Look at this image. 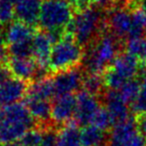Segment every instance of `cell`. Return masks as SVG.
Returning a JSON list of instances; mask_svg holds the SVG:
<instances>
[{"label": "cell", "mask_w": 146, "mask_h": 146, "mask_svg": "<svg viewBox=\"0 0 146 146\" xmlns=\"http://www.w3.org/2000/svg\"><path fill=\"white\" fill-rule=\"evenodd\" d=\"M119 39L108 31L86 46L82 65L85 73L104 74L119 55Z\"/></svg>", "instance_id": "obj_1"}, {"label": "cell", "mask_w": 146, "mask_h": 146, "mask_svg": "<svg viewBox=\"0 0 146 146\" xmlns=\"http://www.w3.org/2000/svg\"><path fill=\"white\" fill-rule=\"evenodd\" d=\"M106 15L107 13L104 12L103 8L97 5L78 10L71 21L68 33L86 47L104 32Z\"/></svg>", "instance_id": "obj_2"}, {"label": "cell", "mask_w": 146, "mask_h": 146, "mask_svg": "<svg viewBox=\"0 0 146 146\" xmlns=\"http://www.w3.org/2000/svg\"><path fill=\"white\" fill-rule=\"evenodd\" d=\"M35 119L22 103L2 107L0 110V140L3 144L21 140L35 127Z\"/></svg>", "instance_id": "obj_3"}, {"label": "cell", "mask_w": 146, "mask_h": 146, "mask_svg": "<svg viewBox=\"0 0 146 146\" xmlns=\"http://www.w3.org/2000/svg\"><path fill=\"white\" fill-rule=\"evenodd\" d=\"M74 9L70 0H43L37 24L42 31L59 38L68 30Z\"/></svg>", "instance_id": "obj_4"}, {"label": "cell", "mask_w": 146, "mask_h": 146, "mask_svg": "<svg viewBox=\"0 0 146 146\" xmlns=\"http://www.w3.org/2000/svg\"><path fill=\"white\" fill-rule=\"evenodd\" d=\"M84 56L83 46L72 35L63 34L55 41L51 52L49 69L54 72L78 67Z\"/></svg>", "instance_id": "obj_5"}, {"label": "cell", "mask_w": 146, "mask_h": 146, "mask_svg": "<svg viewBox=\"0 0 146 146\" xmlns=\"http://www.w3.org/2000/svg\"><path fill=\"white\" fill-rule=\"evenodd\" d=\"M33 26L14 20L4 31V41L10 57H32V42L35 37Z\"/></svg>", "instance_id": "obj_6"}, {"label": "cell", "mask_w": 146, "mask_h": 146, "mask_svg": "<svg viewBox=\"0 0 146 146\" xmlns=\"http://www.w3.org/2000/svg\"><path fill=\"white\" fill-rule=\"evenodd\" d=\"M140 63L128 52L119 53L104 73V83L108 89L117 90L138 75Z\"/></svg>", "instance_id": "obj_7"}, {"label": "cell", "mask_w": 146, "mask_h": 146, "mask_svg": "<svg viewBox=\"0 0 146 146\" xmlns=\"http://www.w3.org/2000/svg\"><path fill=\"white\" fill-rule=\"evenodd\" d=\"M108 146H146V139L132 117L112 126L108 134Z\"/></svg>", "instance_id": "obj_8"}, {"label": "cell", "mask_w": 146, "mask_h": 146, "mask_svg": "<svg viewBox=\"0 0 146 146\" xmlns=\"http://www.w3.org/2000/svg\"><path fill=\"white\" fill-rule=\"evenodd\" d=\"M84 76V70L79 67L55 72L51 77L55 98L65 95H74V93L79 92L80 89L83 88Z\"/></svg>", "instance_id": "obj_9"}, {"label": "cell", "mask_w": 146, "mask_h": 146, "mask_svg": "<svg viewBox=\"0 0 146 146\" xmlns=\"http://www.w3.org/2000/svg\"><path fill=\"white\" fill-rule=\"evenodd\" d=\"M106 26L116 38L129 39L133 31L132 11L125 7L113 6L106 15Z\"/></svg>", "instance_id": "obj_10"}, {"label": "cell", "mask_w": 146, "mask_h": 146, "mask_svg": "<svg viewBox=\"0 0 146 146\" xmlns=\"http://www.w3.org/2000/svg\"><path fill=\"white\" fill-rule=\"evenodd\" d=\"M102 107L99 96L86 90H80L76 95V113L74 119L82 126L89 125Z\"/></svg>", "instance_id": "obj_11"}, {"label": "cell", "mask_w": 146, "mask_h": 146, "mask_svg": "<svg viewBox=\"0 0 146 146\" xmlns=\"http://www.w3.org/2000/svg\"><path fill=\"white\" fill-rule=\"evenodd\" d=\"M7 67L13 76L24 82L46 77V72L41 70L32 57H9Z\"/></svg>", "instance_id": "obj_12"}, {"label": "cell", "mask_w": 146, "mask_h": 146, "mask_svg": "<svg viewBox=\"0 0 146 146\" xmlns=\"http://www.w3.org/2000/svg\"><path fill=\"white\" fill-rule=\"evenodd\" d=\"M58 38L53 36L52 34L41 31L35 34L32 42V58L36 61L41 70H49V61H50L51 52L53 45Z\"/></svg>", "instance_id": "obj_13"}, {"label": "cell", "mask_w": 146, "mask_h": 146, "mask_svg": "<svg viewBox=\"0 0 146 146\" xmlns=\"http://www.w3.org/2000/svg\"><path fill=\"white\" fill-rule=\"evenodd\" d=\"M27 88L24 81L11 75L0 85V107L19 103L26 96Z\"/></svg>", "instance_id": "obj_14"}, {"label": "cell", "mask_w": 146, "mask_h": 146, "mask_svg": "<svg viewBox=\"0 0 146 146\" xmlns=\"http://www.w3.org/2000/svg\"><path fill=\"white\" fill-rule=\"evenodd\" d=\"M76 113V96L65 95L56 97L52 102L51 108V120L59 125L71 122L75 118Z\"/></svg>", "instance_id": "obj_15"}, {"label": "cell", "mask_w": 146, "mask_h": 146, "mask_svg": "<svg viewBox=\"0 0 146 146\" xmlns=\"http://www.w3.org/2000/svg\"><path fill=\"white\" fill-rule=\"evenodd\" d=\"M104 108L107 110L113 124L130 118L129 104L120 96L117 90L109 89L104 95Z\"/></svg>", "instance_id": "obj_16"}, {"label": "cell", "mask_w": 146, "mask_h": 146, "mask_svg": "<svg viewBox=\"0 0 146 146\" xmlns=\"http://www.w3.org/2000/svg\"><path fill=\"white\" fill-rule=\"evenodd\" d=\"M42 2L43 0H16L15 3L16 20L34 26L38 23Z\"/></svg>", "instance_id": "obj_17"}, {"label": "cell", "mask_w": 146, "mask_h": 146, "mask_svg": "<svg viewBox=\"0 0 146 146\" xmlns=\"http://www.w3.org/2000/svg\"><path fill=\"white\" fill-rule=\"evenodd\" d=\"M25 106L29 110L35 121L39 122L42 125H47L51 120V108L52 102L50 100L42 99V98L25 96Z\"/></svg>", "instance_id": "obj_18"}, {"label": "cell", "mask_w": 146, "mask_h": 146, "mask_svg": "<svg viewBox=\"0 0 146 146\" xmlns=\"http://www.w3.org/2000/svg\"><path fill=\"white\" fill-rule=\"evenodd\" d=\"M56 146H82L81 130L72 122L62 125L57 132Z\"/></svg>", "instance_id": "obj_19"}, {"label": "cell", "mask_w": 146, "mask_h": 146, "mask_svg": "<svg viewBox=\"0 0 146 146\" xmlns=\"http://www.w3.org/2000/svg\"><path fill=\"white\" fill-rule=\"evenodd\" d=\"M82 146H108V134L96 126L89 124L81 130Z\"/></svg>", "instance_id": "obj_20"}, {"label": "cell", "mask_w": 146, "mask_h": 146, "mask_svg": "<svg viewBox=\"0 0 146 146\" xmlns=\"http://www.w3.org/2000/svg\"><path fill=\"white\" fill-rule=\"evenodd\" d=\"M126 52L135 57L139 62L146 64V34L127 39Z\"/></svg>", "instance_id": "obj_21"}, {"label": "cell", "mask_w": 146, "mask_h": 146, "mask_svg": "<svg viewBox=\"0 0 146 146\" xmlns=\"http://www.w3.org/2000/svg\"><path fill=\"white\" fill-rule=\"evenodd\" d=\"M133 18V31L131 37L141 36L146 34V9L142 7L134 9L132 11ZM130 37V38H131Z\"/></svg>", "instance_id": "obj_22"}, {"label": "cell", "mask_w": 146, "mask_h": 146, "mask_svg": "<svg viewBox=\"0 0 146 146\" xmlns=\"http://www.w3.org/2000/svg\"><path fill=\"white\" fill-rule=\"evenodd\" d=\"M105 86L104 78L101 74H92V73H85L83 81V90L93 94H100L103 87Z\"/></svg>", "instance_id": "obj_23"}, {"label": "cell", "mask_w": 146, "mask_h": 146, "mask_svg": "<svg viewBox=\"0 0 146 146\" xmlns=\"http://www.w3.org/2000/svg\"><path fill=\"white\" fill-rule=\"evenodd\" d=\"M139 90H140L139 81H137L135 79H132L130 81L126 82L124 85H122L119 89H117V91L119 92L120 96L128 104H133V102L137 98Z\"/></svg>", "instance_id": "obj_24"}, {"label": "cell", "mask_w": 146, "mask_h": 146, "mask_svg": "<svg viewBox=\"0 0 146 146\" xmlns=\"http://www.w3.org/2000/svg\"><path fill=\"white\" fill-rule=\"evenodd\" d=\"M16 0H0V24L8 25L15 18Z\"/></svg>", "instance_id": "obj_25"}, {"label": "cell", "mask_w": 146, "mask_h": 146, "mask_svg": "<svg viewBox=\"0 0 146 146\" xmlns=\"http://www.w3.org/2000/svg\"><path fill=\"white\" fill-rule=\"evenodd\" d=\"M140 90L137 98L133 102V110L139 114H146V70H144L141 74L139 80Z\"/></svg>", "instance_id": "obj_26"}, {"label": "cell", "mask_w": 146, "mask_h": 146, "mask_svg": "<svg viewBox=\"0 0 146 146\" xmlns=\"http://www.w3.org/2000/svg\"><path fill=\"white\" fill-rule=\"evenodd\" d=\"M91 124L96 126V127L100 128V129L105 130V131H107L108 129H110V128L114 125L111 117H110V115L108 114L107 110L104 108V106L100 109V111L97 113V115L94 117Z\"/></svg>", "instance_id": "obj_27"}, {"label": "cell", "mask_w": 146, "mask_h": 146, "mask_svg": "<svg viewBox=\"0 0 146 146\" xmlns=\"http://www.w3.org/2000/svg\"><path fill=\"white\" fill-rule=\"evenodd\" d=\"M43 131H44V127H34L29 130L21 140L27 146H41Z\"/></svg>", "instance_id": "obj_28"}, {"label": "cell", "mask_w": 146, "mask_h": 146, "mask_svg": "<svg viewBox=\"0 0 146 146\" xmlns=\"http://www.w3.org/2000/svg\"><path fill=\"white\" fill-rule=\"evenodd\" d=\"M57 132L58 131H56L50 125H44V131H43V138L41 146H56Z\"/></svg>", "instance_id": "obj_29"}, {"label": "cell", "mask_w": 146, "mask_h": 146, "mask_svg": "<svg viewBox=\"0 0 146 146\" xmlns=\"http://www.w3.org/2000/svg\"><path fill=\"white\" fill-rule=\"evenodd\" d=\"M70 2L72 3L74 8L76 7L77 10H81V9L91 6V4L94 2V0H70Z\"/></svg>", "instance_id": "obj_30"}, {"label": "cell", "mask_w": 146, "mask_h": 146, "mask_svg": "<svg viewBox=\"0 0 146 146\" xmlns=\"http://www.w3.org/2000/svg\"><path fill=\"white\" fill-rule=\"evenodd\" d=\"M11 75H12V74H11V72L9 71L8 67L0 65V85H1L6 79H8Z\"/></svg>", "instance_id": "obj_31"}, {"label": "cell", "mask_w": 146, "mask_h": 146, "mask_svg": "<svg viewBox=\"0 0 146 146\" xmlns=\"http://www.w3.org/2000/svg\"><path fill=\"white\" fill-rule=\"evenodd\" d=\"M120 0H94V3L97 4V6L101 7V8H105L107 6L113 7L116 3L119 2Z\"/></svg>", "instance_id": "obj_32"}, {"label": "cell", "mask_w": 146, "mask_h": 146, "mask_svg": "<svg viewBox=\"0 0 146 146\" xmlns=\"http://www.w3.org/2000/svg\"><path fill=\"white\" fill-rule=\"evenodd\" d=\"M137 123H138V127L140 129V132H141L142 135L146 139V114H142L139 121Z\"/></svg>", "instance_id": "obj_33"}, {"label": "cell", "mask_w": 146, "mask_h": 146, "mask_svg": "<svg viewBox=\"0 0 146 146\" xmlns=\"http://www.w3.org/2000/svg\"><path fill=\"white\" fill-rule=\"evenodd\" d=\"M6 53H7V48H6L4 38L0 36V65H1V62L4 60L5 56H6Z\"/></svg>", "instance_id": "obj_34"}, {"label": "cell", "mask_w": 146, "mask_h": 146, "mask_svg": "<svg viewBox=\"0 0 146 146\" xmlns=\"http://www.w3.org/2000/svg\"><path fill=\"white\" fill-rule=\"evenodd\" d=\"M3 146H27L22 140H17V141L9 142V143H4Z\"/></svg>", "instance_id": "obj_35"}, {"label": "cell", "mask_w": 146, "mask_h": 146, "mask_svg": "<svg viewBox=\"0 0 146 146\" xmlns=\"http://www.w3.org/2000/svg\"><path fill=\"white\" fill-rule=\"evenodd\" d=\"M135 1L140 7L146 9V0H135Z\"/></svg>", "instance_id": "obj_36"}, {"label": "cell", "mask_w": 146, "mask_h": 146, "mask_svg": "<svg viewBox=\"0 0 146 146\" xmlns=\"http://www.w3.org/2000/svg\"><path fill=\"white\" fill-rule=\"evenodd\" d=\"M0 143H1V140H0Z\"/></svg>", "instance_id": "obj_37"}]
</instances>
